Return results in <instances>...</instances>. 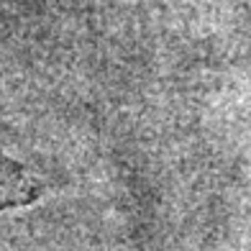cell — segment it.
Instances as JSON below:
<instances>
[{
	"instance_id": "cell-1",
	"label": "cell",
	"mask_w": 251,
	"mask_h": 251,
	"mask_svg": "<svg viewBox=\"0 0 251 251\" xmlns=\"http://www.w3.org/2000/svg\"><path fill=\"white\" fill-rule=\"evenodd\" d=\"M44 187L28 175L24 164L0 151V213L10 208H26L41 198Z\"/></svg>"
}]
</instances>
